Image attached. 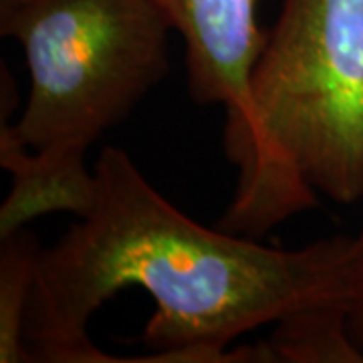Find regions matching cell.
I'll return each instance as SVG.
<instances>
[{
  "label": "cell",
  "instance_id": "1",
  "mask_svg": "<svg viewBox=\"0 0 363 363\" xmlns=\"http://www.w3.org/2000/svg\"><path fill=\"white\" fill-rule=\"evenodd\" d=\"M87 210L40 248L25 321L28 362H125L89 337V321L128 286L156 303L142 343L152 362H257L224 347L262 325L321 307L350 311L359 238L331 236L297 250L212 230L168 202L119 147L93 168Z\"/></svg>",
  "mask_w": 363,
  "mask_h": 363
},
{
  "label": "cell",
  "instance_id": "2",
  "mask_svg": "<svg viewBox=\"0 0 363 363\" xmlns=\"http://www.w3.org/2000/svg\"><path fill=\"white\" fill-rule=\"evenodd\" d=\"M169 30L154 0H0V35L21 45L30 75L23 116L0 131L13 174L0 238L49 212L87 210L85 154L168 75Z\"/></svg>",
  "mask_w": 363,
  "mask_h": 363
},
{
  "label": "cell",
  "instance_id": "3",
  "mask_svg": "<svg viewBox=\"0 0 363 363\" xmlns=\"http://www.w3.org/2000/svg\"><path fill=\"white\" fill-rule=\"evenodd\" d=\"M238 168L222 230L262 236L323 194L363 196V0H285L226 128Z\"/></svg>",
  "mask_w": 363,
  "mask_h": 363
},
{
  "label": "cell",
  "instance_id": "4",
  "mask_svg": "<svg viewBox=\"0 0 363 363\" xmlns=\"http://www.w3.org/2000/svg\"><path fill=\"white\" fill-rule=\"evenodd\" d=\"M186 45L190 97L224 105L226 128L245 116L250 71L267 33L257 23L259 0H154Z\"/></svg>",
  "mask_w": 363,
  "mask_h": 363
},
{
  "label": "cell",
  "instance_id": "5",
  "mask_svg": "<svg viewBox=\"0 0 363 363\" xmlns=\"http://www.w3.org/2000/svg\"><path fill=\"white\" fill-rule=\"evenodd\" d=\"M345 307H321L286 317L267 343H260V362L363 363L347 333Z\"/></svg>",
  "mask_w": 363,
  "mask_h": 363
},
{
  "label": "cell",
  "instance_id": "6",
  "mask_svg": "<svg viewBox=\"0 0 363 363\" xmlns=\"http://www.w3.org/2000/svg\"><path fill=\"white\" fill-rule=\"evenodd\" d=\"M40 245L26 228L0 238V363L28 362L25 321Z\"/></svg>",
  "mask_w": 363,
  "mask_h": 363
},
{
  "label": "cell",
  "instance_id": "7",
  "mask_svg": "<svg viewBox=\"0 0 363 363\" xmlns=\"http://www.w3.org/2000/svg\"><path fill=\"white\" fill-rule=\"evenodd\" d=\"M347 333H350L355 350L359 351L363 357V234L359 236L355 289H353V298H351L350 313H347Z\"/></svg>",
  "mask_w": 363,
  "mask_h": 363
}]
</instances>
